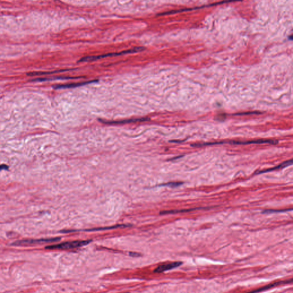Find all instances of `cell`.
I'll return each mask as SVG.
<instances>
[{"label": "cell", "instance_id": "11", "mask_svg": "<svg viewBox=\"0 0 293 293\" xmlns=\"http://www.w3.org/2000/svg\"><path fill=\"white\" fill-rule=\"evenodd\" d=\"M130 225H116L114 226H111V227H102V228H92V229H89V230H86L87 231H101V230H111V229H114L116 228H120V227H127Z\"/></svg>", "mask_w": 293, "mask_h": 293}, {"label": "cell", "instance_id": "9", "mask_svg": "<svg viewBox=\"0 0 293 293\" xmlns=\"http://www.w3.org/2000/svg\"><path fill=\"white\" fill-rule=\"evenodd\" d=\"M289 283L288 281H278V282H275V283H271L270 285H267V286H265L264 287L259 288V289H257L256 290H254V291H251V292L247 293H259L260 291H264V290H266L269 289V288H273V287H275V286H278V285H282V284H284V283Z\"/></svg>", "mask_w": 293, "mask_h": 293}, {"label": "cell", "instance_id": "1", "mask_svg": "<svg viewBox=\"0 0 293 293\" xmlns=\"http://www.w3.org/2000/svg\"><path fill=\"white\" fill-rule=\"evenodd\" d=\"M144 48H140V47H137L135 48L132 49H129L127 51H124L119 53H108L106 55H102L99 56H92L84 57L80 59L79 62H88V61H95L97 60L100 58H105V57H109L118 56L121 55H124L128 53H136L138 52L139 51H142L144 50Z\"/></svg>", "mask_w": 293, "mask_h": 293}, {"label": "cell", "instance_id": "4", "mask_svg": "<svg viewBox=\"0 0 293 293\" xmlns=\"http://www.w3.org/2000/svg\"><path fill=\"white\" fill-rule=\"evenodd\" d=\"M182 263H183L181 262H171L166 264L160 265L154 270V272L157 273H160L166 271L170 270L180 266Z\"/></svg>", "mask_w": 293, "mask_h": 293}, {"label": "cell", "instance_id": "7", "mask_svg": "<svg viewBox=\"0 0 293 293\" xmlns=\"http://www.w3.org/2000/svg\"><path fill=\"white\" fill-rule=\"evenodd\" d=\"M150 120L148 118H132V119H128V120H124L121 121H105V120H100V121L105 124H126V123H134V122H137V121H144Z\"/></svg>", "mask_w": 293, "mask_h": 293}, {"label": "cell", "instance_id": "14", "mask_svg": "<svg viewBox=\"0 0 293 293\" xmlns=\"http://www.w3.org/2000/svg\"><path fill=\"white\" fill-rule=\"evenodd\" d=\"M9 167L6 164H1L0 165V171L2 170H8Z\"/></svg>", "mask_w": 293, "mask_h": 293}, {"label": "cell", "instance_id": "2", "mask_svg": "<svg viewBox=\"0 0 293 293\" xmlns=\"http://www.w3.org/2000/svg\"><path fill=\"white\" fill-rule=\"evenodd\" d=\"M91 242L90 240L87 241H76L72 242H67L57 244L51 245L46 246L45 248L46 249H70V248H77L80 247L84 246H86L88 244Z\"/></svg>", "mask_w": 293, "mask_h": 293}, {"label": "cell", "instance_id": "5", "mask_svg": "<svg viewBox=\"0 0 293 293\" xmlns=\"http://www.w3.org/2000/svg\"><path fill=\"white\" fill-rule=\"evenodd\" d=\"M278 143V140H265V139H259L257 140H253L249 141H232V142H227L228 144H262V143H269L271 144H276Z\"/></svg>", "mask_w": 293, "mask_h": 293}, {"label": "cell", "instance_id": "6", "mask_svg": "<svg viewBox=\"0 0 293 293\" xmlns=\"http://www.w3.org/2000/svg\"><path fill=\"white\" fill-rule=\"evenodd\" d=\"M99 80H92L89 81H86V82H82V83H71V84H67L57 85L54 87V88L56 90L58 89H66V88H74V87H77L83 86L84 85L92 83L97 82Z\"/></svg>", "mask_w": 293, "mask_h": 293}, {"label": "cell", "instance_id": "8", "mask_svg": "<svg viewBox=\"0 0 293 293\" xmlns=\"http://www.w3.org/2000/svg\"><path fill=\"white\" fill-rule=\"evenodd\" d=\"M292 159H290L289 160H288V161H286L283 163H282V164H281L280 165H277L276 167H274L272 169H266V170H264V171H259V172H256L257 174H263V173H266V172H270L271 171H273V170H276V169H282V168H284L285 167H287L288 165H290L291 164H292Z\"/></svg>", "mask_w": 293, "mask_h": 293}, {"label": "cell", "instance_id": "15", "mask_svg": "<svg viewBox=\"0 0 293 293\" xmlns=\"http://www.w3.org/2000/svg\"><path fill=\"white\" fill-rule=\"evenodd\" d=\"M130 255H132V256H134H134H136V255H138V256H139V255H140V254H136V253H130Z\"/></svg>", "mask_w": 293, "mask_h": 293}, {"label": "cell", "instance_id": "3", "mask_svg": "<svg viewBox=\"0 0 293 293\" xmlns=\"http://www.w3.org/2000/svg\"><path fill=\"white\" fill-rule=\"evenodd\" d=\"M61 239L60 238H46V239H26L16 241L12 244L14 246H27L36 244H41L44 243H51L57 242Z\"/></svg>", "mask_w": 293, "mask_h": 293}, {"label": "cell", "instance_id": "10", "mask_svg": "<svg viewBox=\"0 0 293 293\" xmlns=\"http://www.w3.org/2000/svg\"><path fill=\"white\" fill-rule=\"evenodd\" d=\"M203 208H195V209H187V210H173V211H161L160 214L161 215L164 214H176V213H184V212H188V211H191L195 210H199V209H203Z\"/></svg>", "mask_w": 293, "mask_h": 293}, {"label": "cell", "instance_id": "13", "mask_svg": "<svg viewBox=\"0 0 293 293\" xmlns=\"http://www.w3.org/2000/svg\"><path fill=\"white\" fill-rule=\"evenodd\" d=\"M181 184H183L182 183H179V182H175V183H167V184H164V186H170V187H176V186H179V185H181Z\"/></svg>", "mask_w": 293, "mask_h": 293}, {"label": "cell", "instance_id": "12", "mask_svg": "<svg viewBox=\"0 0 293 293\" xmlns=\"http://www.w3.org/2000/svg\"><path fill=\"white\" fill-rule=\"evenodd\" d=\"M288 210H291V209H287V210H267L263 211V213H275V212H285L288 211Z\"/></svg>", "mask_w": 293, "mask_h": 293}]
</instances>
